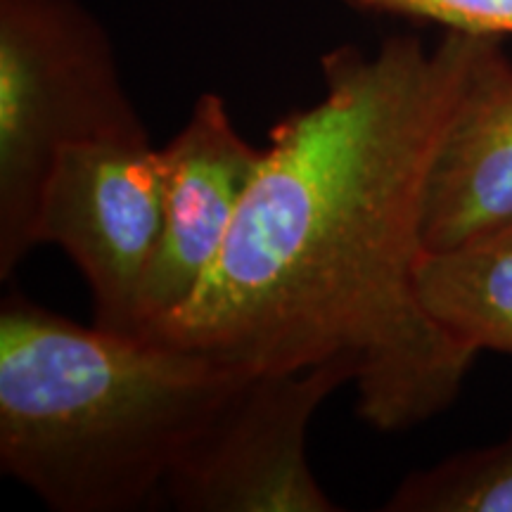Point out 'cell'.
I'll return each mask as SVG.
<instances>
[{"label":"cell","instance_id":"3957f363","mask_svg":"<svg viewBox=\"0 0 512 512\" xmlns=\"http://www.w3.org/2000/svg\"><path fill=\"white\" fill-rule=\"evenodd\" d=\"M147 128L105 24L79 0H0V278L38 247L55 159Z\"/></svg>","mask_w":512,"mask_h":512},{"label":"cell","instance_id":"52a82bcc","mask_svg":"<svg viewBox=\"0 0 512 512\" xmlns=\"http://www.w3.org/2000/svg\"><path fill=\"white\" fill-rule=\"evenodd\" d=\"M512 221V60L496 38L434 162L425 247L444 252Z\"/></svg>","mask_w":512,"mask_h":512},{"label":"cell","instance_id":"7a4b0ae2","mask_svg":"<svg viewBox=\"0 0 512 512\" xmlns=\"http://www.w3.org/2000/svg\"><path fill=\"white\" fill-rule=\"evenodd\" d=\"M249 375L207 351L83 328L15 290L0 304V470L57 512L145 510Z\"/></svg>","mask_w":512,"mask_h":512},{"label":"cell","instance_id":"30bf717a","mask_svg":"<svg viewBox=\"0 0 512 512\" xmlns=\"http://www.w3.org/2000/svg\"><path fill=\"white\" fill-rule=\"evenodd\" d=\"M358 10L479 36H512V0H344Z\"/></svg>","mask_w":512,"mask_h":512},{"label":"cell","instance_id":"277c9868","mask_svg":"<svg viewBox=\"0 0 512 512\" xmlns=\"http://www.w3.org/2000/svg\"><path fill=\"white\" fill-rule=\"evenodd\" d=\"M162 230V152L147 133L72 145L55 159L36 242L69 254L91 287L98 328L140 337V290Z\"/></svg>","mask_w":512,"mask_h":512},{"label":"cell","instance_id":"8992f818","mask_svg":"<svg viewBox=\"0 0 512 512\" xmlns=\"http://www.w3.org/2000/svg\"><path fill=\"white\" fill-rule=\"evenodd\" d=\"M159 152L164 230L140 290V337L152 335L190 302L226 247L266 159V147L240 136L226 100L216 93L195 100L185 126Z\"/></svg>","mask_w":512,"mask_h":512},{"label":"cell","instance_id":"6da1fadb","mask_svg":"<svg viewBox=\"0 0 512 512\" xmlns=\"http://www.w3.org/2000/svg\"><path fill=\"white\" fill-rule=\"evenodd\" d=\"M498 36L446 31L323 55L325 93L268 133L226 247L152 339L249 373L342 366L358 415L406 432L458 399L475 354L422 306L437 155Z\"/></svg>","mask_w":512,"mask_h":512},{"label":"cell","instance_id":"5b68a950","mask_svg":"<svg viewBox=\"0 0 512 512\" xmlns=\"http://www.w3.org/2000/svg\"><path fill=\"white\" fill-rule=\"evenodd\" d=\"M347 382L342 366L249 375L178 460L162 501L183 512H337L306 458V432Z\"/></svg>","mask_w":512,"mask_h":512},{"label":"cell","instance_id":"ba28073f","mask_svg":"<svg viewBox=\"0 0 512 512\" xmlns=\"http://www.w3.org/2000/svg\"><path fill=\"white\" fill-rule=\"evenodd\" d=\"M422 306L472 354H512V221L463 245L427 252L418 268Z\"/></svg>","mask_w":512,"mask_h":512},{"label":"cell","instance_id":"9c48e42d","mask_svg":"<svg viewBox=\"0 0 512 512\" xmlns=\"http://www.w3.org/2000/svg\"><path fill=\"white\" fill-rule=\"evenodd\" d=\"M384 512H512V432L491 446L460 451L415 470Z\"/></svg>","mask_w":512,"mask_h":512}]
</instances>
